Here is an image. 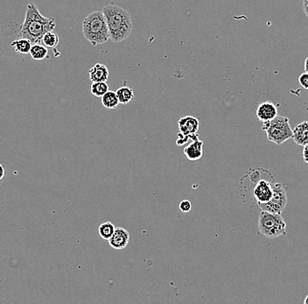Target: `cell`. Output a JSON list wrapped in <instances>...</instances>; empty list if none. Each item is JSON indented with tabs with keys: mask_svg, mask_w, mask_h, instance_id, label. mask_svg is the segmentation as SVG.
<instances>
[{
	"mask_svg": "<svg viewBox=\"0 0 308 304\" xmlns=\"http://www.w3.org/2000/svg\"><path fill=\"white\" fill-rule=\"evenodd\" d=\"M56 28L54 18L44 17L35 3L28 4L24 22L20 30V38L29 40L33 44H42L43 36Z\"/></svg>",
	"mask_w": 308,
	"mask_h": 304,
	"instance_id": "cell-1",
	"label": "cell"
},
{
	"mask_svg": "<svg viewBox=\"0 0 308 304\" xmlns=\"http://www.w3.org/2000/svg\"><path fill=\"white\" fill-rule=\"evenodd\" d=\"M102 12L107 21L111 41L118 43L128 38L132 30V18L128 12L112 3L105 6Z\"/></svg>",
	"mask_w": 308,
	"mask_h": 304,
	"instance_id": "cell-2",
	"label": "cell"
},
{
	"mask_svg": "<svg viewBox=\"0 0 308 304\" xmlns=\"http://www.w3.org/2000/svg\"><path fill=\"white\" fill-rule=\"evenodd\" d=\"M83 35L93 47L104 44L110 40L107 21L103 12H93L83 20Z\"/></svg>",
	"mask_w": 308,
	"mask_h": 304,
	"instance_id": "cell-3",
	"label": "cell"
},
{
	"mask_svg": "<svg viewBox=\"0 0 308 304\" xmlns=\"http://www.w3.org/2000/svg\"><path fill=\"white\" fill-rule=\"evenodd\" d=\"M258 230L266 238H278L286 235V224L279 214L262 210L258 217Z\"/></svg>",
	"mask_w": 308,
	"mask_h": 304,
	"instance_id": "cell-4",
	"label": "cell"
},
{
	"mask_svg": "<svg viewBox=\"0 0 308 304\" xmlns=\"http://www.w3.org/2000/svg\"><path fill=\"white\" fill-rule=\"evenodd\" d=\"M262 129L266 132L268 140L277 145H281L293 137L289 119L283 116H277L270 122L263 123Z\"/></svg>",
	"mask_w": 308,
	"mask_h": 304,
	"instance_id": "cell-5",
	"label": "cell"
},
{
	"mask_svg": "<svg viewBox=\"0 0 308 304\" xmlns=\"http://www.w3.org/2000/svg\"><path fill=\"white\" fill-rule=\"evenodd\" d=\"M273 191V196L270 202L264 204H259L258 206L263 211L281 215L287 204L286 191L284 186L278 182H274Z\"/></svg>",
	"mask_w": 308,
	"mask_h": 304,
	"instance_id": "cell-6",
	"label": "cell"
},
{
	"mask_svg": "<svg viewBox=\"0 0 308 304\" xmlns=\"http://www.w3.org/2000/svg\"><path fill=\"white\" fill-rule=\"evenodd\" d=\"M259 173V172H258ZM266 178H259V174L254 188L252 189L253 198L257 205L269 203L273 196V183Z\"/></svg>",
	"mask_w": 308,
	"mask_h": 304,
	"instance_id": "cell-7",
	"label": "cell"
},
{
	"mask_svg": "<svg viewBox=\"0 0 308 304\" xmlns=\"http://www.w3.org/2000/svg\"><path fill=\"white\" fill-rule=\"evenodd\" d=\"M256 118L263 123L270 122L277 117V105L270 101L261 103L256 108Z\"/></svg>",
	"mask_w": 308,
	"mask_h": 304,
	"instance_id": "cell-8",
	"label": "cell"
},
{
	"mask_svg": "<svg viewBox=\"0 0 308 304\" xmlns=\"http://www.w3.org/2000/svg\"><path fill=\"white\" fill-rule=\"evenodd\" d=\"M200 127L199 119L193 116H184L178 120L179 133L183 135H194L197 134Z\"/></svg>",
	"mask_w": 308,
	"mask_h": 304,
	"instance_id": "cell-9",
	"label": "cell"
},
{
	"mask_svg": "<svg viewBox=\"0 0 308 304\" xmlns=\"http://www.w3.org/2000/svg\"><path fill=\"white\" fill-rule=\"evenodd\" d=\"M129 241H130L129 231L125 228L117 227L112 238L109 240V243L112 248L122 250L128 245Z\"/></svg>",
	"mask_w": 308,
	"mask_h": 304,
	"instance_id": "cell-10",
	"label": "cell"
},
{
	"mask_svg": "<svg viewBox=\"0 0 308 304\" xmlns=\"http://www.w3.org/2000/svg\"><path fill=\"white\" fill-rule=\"evenodd\" d=\"M203 145L202 140H198L184 147V154L187 160L193 162L200 161L203 156Z\"/></svg>",
	"mask_w": 308,
	"mask_h": 304,
	"instance_id": "cell-11",
	"label": "cell"
},
{
	"mask_svg": "<svg viewBox=\"0 0 308 304\" xmlns=\"http://www.w3.org/2000/svg\"><path fill=\"white\" fill-rule=\"evenodd\" d=\"M90 79L92 83H106L110 76L107 67L102 63H97L89 70Z\"/></svg>",
	"mask_w": 308,
	"mask_h": 304,
	"instance_id": "cell-12",
	"label": "cell"
},
{
	"mask_svg": "<svg viewBox=\"0 0 308 304\" xmlns=\"http://www.w3.org/2000/svg\"><path fill=\"white\" fill-rule=\"evenodd\" d=\"M292 140L299 146L305 147L308 145V121L298 124L293 129Z\"/></svg>",
	"mask_w": 308,
	"mask_h": 304,
	"instance_id": "cell-13",
	"label": "cell"
},
{
	"mask_svg": "<svg viewBox=\"0 0 308 304\" xmlns=\"http://www.w3.org/2000/svg\"><path fill=\"white\" fill-rule=\"evenodd\" d=\"M118 95V100L120 105H126L130 104L134 99V93L132 88L128 86H122L116 91Z\"/></svg>",
	"mask_w": 308,
	"mask_h": 304,
	"instance_id": "cell-14",
	"label": "cell"
},
{
	"mask_svg": "<svg viewBox=\"0 0 308 304\" xmlns=\"http://www.w3.org/2000/svg\"><path fill=\"white\" fill-rule=\"evenodd\" d=\"M32 46H33V43L27 39L20 38L11 43V47L14 48V51L21 55L30 54Z\"/></svg>",
	"mask_w": 308,
	"mask_h": 304,
	"instance_id": "cell-15",
	"label": "cell"
},
{
	"mask_svg": "<svg viewBox=\"0 0 308 304\" xmlns=\"http://www.w3.org/2000/svg\"><path fill=\"white\" fill-rule=\"evenodd\" d=\"M30 56L35 61H43V60L49 59V49L41 43L33 44L31 51H30Z\"/></svg>",
	"mask_w": 308,
	"mask_h": 304,
	"instance_id": "cell-16",
	"label": "cell"
},
{
	"mask_svg": "<svg viewBox=\"0 0 308 304\" xmlns=\"http://www.w3.org/2000/svg\"><path fill=\"white\" fill-rule=\"evenodd\" d=\"M101 99H102V104L104 105V107L109 110H114L120 105L116 91H108L107 93L104 95Z\"/></svg>",
	"mask_w": 308,
	"mask_h": 304,
	"instance_id": "cell-17",
	"label": "cell"
},
{
	"mask_svg": "<svg viewBox=\"0 0 308 304\" xmlns=\"http://www.w3.org/2000/svg\"><path fill=\"white\" fill-rule=\"evenodd\" d=\"M116 228L111 222H104L98 226V234L105 240H110L115 233Z\"/></svg>",
	"mask_w": 308,
	"mask_h": 304,
	"instance_id": "cell-18",
	"label": "cell"
},
{
	"mask_svg": "<svg viewBox=\"0 0 308 304\" xmlns=\"http://www.w3.org/2000/svg\"><path fill=\"white\" fill-rule=\"evenodd\" d=\"M59 35L55 32H49L42 38V44L47 49H55L59 44Z\"/></svg>",
	"mask_w": 308,
	"mask_h": 304,
	"instance_id": "cell-19",
	"label": "cell"
},
{
	"mask_svg": "<svg viewBox=\"0 0 308 304\" xmlns=\"http://www.w3.org/2000/svg\"><path fill=\"white\" fill-rule=\"evenodd\" d=\"M109 91L107 83H92L90 85L91 93L97 98H103Z\"/></svg>",
	"mask_w": 308,
	"mask_h": 304,
	"instance_id": "cell-20",
	"label": "cell"
},
{
	"mask_svg": "<svg viewBox=\"0 0 308 304\" xmlns=\"http://www.w3.org/2000/svg\"><path fill=\"white\" fill-rule=\"evenodd\" d=\"M198 140H199V134L183 135L182 133H178V139L176 140V145L179 147H186L188 144Z\"/></svg>",
	"mask_w": 308,
	"mask_h": 304,
	"instance_id": "cell-21",
	"label": "cell"
},
{
	"mask_svg": "<svg viewBox=\"0 0 308 304\" xmlns=\"http://www.w3.org/2000/svg\"><path fill=\"white\" fill-rule=\"evenodd\" d=\"M180 210L184 212V213H187L190 211L192 209V204H191L190 201L188 200H182L180 203Z\"/></svg>",
	"mask_w": 308,
	"mask_h": 304,
	"instance_id": "cell-22",
	"label": "cell"
},
{
	"mask_svg": "<svg viewBox=\"0 0 308 304\" xmlns=\"http://www.w3.org/2000/svg\"><path fill=\"white\" fill-rule=\"evenodd\" d=\"M298 82L302 87L308 90V73H302L298 77Z\"/></svg>",
	"mask_w": 308,
	"mask_h": 304,
	"instance_id": "cell-23",
	"label": "cell"
},
{
	"mask_svg": "<svg viewBox=\"0 0 308 304\" xmlns=\"http://www.w3.org/2000/svg\"><path fill=\"white\" fill-rule=\"evenodd\" d=\"M302 158L305 163L308 164V145L303 147V152H302Z\"/></svg>",
	"mask_w": 308,
	"mask_h": 304,
	"instance_id": "cell-24",
	"label": "cell"
},
{
	"mask_svg": "<svg viewBox=\"0 0 308 304\" xmlns=\"http://www.w3.org/2000/svg\"><path fill=\"white\" fill-rule=\"evenodd\" d=\"M303 12L305 16L308 18V0H304L303 2Z\"/></svg>",
	"mask_w": 308,
	"mask_h": 304,
	"instance_id": "cell-25",
	"label": "cell"
},
{
	"mask_svg": "<svg viewBox=\"0 0 308 304\" xmlns=\"http://www.w3.org/2000/svg\"><path fill=\"white\" fill-rule=\"evenodd\" d=\"M0 168H1V177H0V180L2 181L4 177H5V168H4L3 165H0Z\"/></svg>",
	"mask_w": 308,
	"mask_h": 304,
	"instance_id": "cell-26",
	"label": "cell"
},
{
	"mask_svg": "<svg viewBox=\"0 0 308 304\" xmlns=\"http://www.w3.org/2000/svg\"><path fill=\"white\" fill-rule=\"evenodd\" d=\"M304 66H305V73H308V57L305 60V64H304Z\"/></svg>",
	"mask_w": 308,
	"mask_h": 304,
	"instance_id": "cell-27",
	"label": "cell"
},
{
	"mask_svg": "<svg viewBox=\"0 0 308 304\" xmlns=\"http://www.w3.org/2000/svg\"><path fill=\"white\" fill-rule=\"evenodd\" d=\"M304 304H308V294L306 295V297L305 298V301H304Z\"/></svg>",
	"mask_w": 308,
	"mask_h": 304,
	"instance_id": "cell-28",
	"label": "cell"
}]
</instances>
